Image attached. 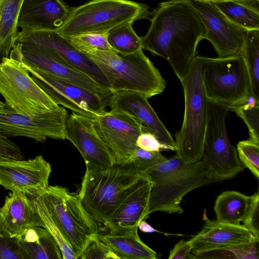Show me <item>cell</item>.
Masks as SVG:
<instances>
[{"instance_id": "cell-1", "label": "cell", "mask_w": 259, "mask_h": 259, "mask_svg": "<svg viewBox=\"0 0 259 259\" xmlns=\"http://www.w3.org/2000/svg\"><path fill=\"white\" fill-rule=\"evenodd\" d=\"M151 15L142 48L166 60L181 82L204 39V25L189 0L161 2Z\"/></svg>"}, {"instance_id": "cell-2", "label": "cell", "mask_w": 259, "mask_h": 259, "mask_svg": "<svg viewBox=\"0 0 259 259\" xmlns=\"http://www.w3.org/2000/svg\"><path fill=\"white\" fill-rule=\"evenodd\" d=\"M148 178L128 164H115L105 170L86 168L78 195L83 207L100 228Z\"/></svg>"}, {"instance_id": "cell-3", "label": "cell", "mask_w": 259, "mask_h": 259, "mask_svg": "<svg viewBox=\"0 0 259 259\" xmlns=\"http://www.w3.org/2000/svg\"><path fill=\"white\" fill-rule=\"evenodd\" d=\"M146 174L153 183L148 215L155 211L183 212L182 198L189 192L216 182L210 179L201 160L187 163L176 154L148 170Z\"/></svg>"}, {"instance_id": "cell-4", "label": "cell", "mask_w": 259, "mask_h": 259, "mask_svg": "<svg viewBox=\"0 0 259 259\" xmlns=\"http://www.w3.org/2000/svg\"><path fill=\"white\" fill-rule=\"evenodd\" d=\"M85 55L104 74L112 94L133 91L149 99L162 93L166 87L165 79L142 49L126 55L97 50Z\"/></svg>"}, {"instance_id": "cell-5", "label": "cell", "mask_w": 259, "mask_h": 259, "mask_svg": "<svg viewBox=\"0 0 259 259\" xmlns=\"http://www.w3.org/2000/svg\"><path fill=\"white\" fill-rule=\"evenodd\" d=\"M203 56L196 55L181 82L185 110L182 126L175 134L176 155L187 163L200 161L207 122L208 99L203 82Z\"/></svg>"}, {"instance_id": "cell-6", "label": "cell", "mask_w": 259, "mask_h": 259, "mask_svg": "<svg viewBox=\"0 0 259 259\" xmlns=\"http://www.w3.org/2000/svg\"><path fill=\"white\" fill-rule=\"evenodd\" d=\"M148 9L146 4L128 0H91L70 10L56 31L65 37L106 34L117 25L149 19L151 13Z\"/></svg>"}, {"instance_id": "cell-7", "label": "cell", "mask_w": 259, "mask_h": 259, "mask_svg": "<svg viewBox=\"0 0 259 259\" xmlns=\"http://www.w3.org/2000/svg\"><path fill=\"white\" fill-rule=\"evenodd\" d=\"M22 60L20 45L0 62V94L17 113L35 116L58 109L57 105L33 80Z\"/></svg>"}, {"instance_id": "cell-8", "label": "cell", "mask_w": 259, "mask_h": 259, "mask_svg": "<svg viewBox=\"0 0 259 259\" xmlns=\"http://www.w3.org/2000/svg\"><path fill=\"white\" fill-rule=\"evenodd\" d=\"M42 195L50 215L77 259L90 238L99 233V226L83 207L78 194L49 186Z\"/></svg>"}, {"instance_id": "cell-9", "label": "cell", "mask_w": 259, "mask_h": 259, "mask_svg": "<svg viewBox=\"0 0 259 259\" xmlns=\"http://www.w3.org/2000/svg\"><path fill=\"white\" fill-rule=\"evenodd\" d=\"M230 109L208 99L207 122L201 161L208 177L216 182L229 180L244 169L228 137L226 118Z\"/></svg>"}, {"instance_id": "cell-10", "label": "cell", "mask_w": 259, "mask_h": 259, "mask_svg": "<svg viewBox=\"0 0 259 259\" xmlns=\"http://www.w3.org/2000/svg\"><path fill=\"white\" fill-rule=\"evenodd\" d=\"M203 82L208 100L230 109L240 105L250 92L242 54L225 58L204 57Z\"/></svg>"}, {"instance_id": "cell-11", "label": "cell", "mask_w": 259, "mask_h": 259, "mask_svg": "<svg viewBox=\"0 0 259 259\" xmlns=\"http://www.w3.org/2000/svg\"><path fill=\"white\" fill-rule=\"evenodd\" d=\"M68 111L63 107L31 116L17 113L6 104L0 107V134L24 137L44 142L47 138L64 140Z\"/></svg>"}, {"instance_id": "cell-12", "label": "cell", "mask_w": 259, "mask_h": 259, "mask_svg": "<svg viewBox=\"0 0 259 259\" xmlns=\"http://www.w3.org/2000/svg\"><path fill=\"white\" fill-rule=\"evenodd\" d=\"M25 66L33 80L57 105L91 119L106 112L107 102L100 94L26 64Z\"/></svg>"}, {"instance_id": "cell-13", "label": "cell", "mask_w": 259, "mask_h": 259, "mask_svg": "<svg viewBox=\"0 0 259 259\" xmlns=\"http://www.w3.org/2000/svg\"><path fill=\"white\" fill-rule=\"evenodd\" d=\"M189 1L205 27L204 38L212 44L218 57L242 54L248 30L231 22L212 2Z\"/></svg>"}, {"instance_id": "cell-14", "label": "cell", "mask_w": 259, "mask_h": 259, "mask_svg": "<svg viewBox=\"0 0 259 259\" xmlns=\"http://www.w3.org/2000/svg\"><path fill=\"white\" fill-rule=\"evenodd\" d=\"M22 42L37 44L50 48L67 65L94 80L107 97L112 94L108 79L98 66L57 31L21 30L18 32L15 44Z\"/></svg>"}, {"instance_id": "cell-15", "label": "cell", "mask_w": 259, "mask_h": 259, "mask_svg": "<svg viewBox=\"0 0 259 259\" xmlns=\"http://www.w3.org/2000/svg\"><path fill=\"white\" fill-rule=\"evenodd\" d=\"M94 129L111 151L116 164H125L138 148L141 126L126 114L110 111L93 119Z\"/></svg>"}, {"instance_id": "cell-16", "label": "cell", "mask_w": 259, "mask_h": 259, "mask_svg": "<svg viewBox=\"0 0 259 259\" xmlns=\"http://www.w3.org/2000/svg\"><path fill=\"white\" fill-rule=\"evenodd\" d=\"M66 139L80 152L87 169L105 170L116 164L111 151L96 132L93 119L72 112L67 119Z\"/></svg>"}, {"instance_id": "cell-17", "label": "cell", "mask_w": 259, "mask_h": 259, "mask_svg": "<svg viewBox=\"0 0 259 259\" xmlns=\"http://www.w3.org/2000/svg\"><path fill=\"white\" fill-rule=\"evenodd\" d=\"M51 164L42 155L27 160L0 161V185L28 195H42L48 189Z\"/></svg>"}, {"instance_id": "cell-18", "label": "cell", "mask_w": 259, "mask_h": 259, "mask_svg": "<svg viewBox=\"0 0 259 259\" xmlns=\"http://www.w3.org/2000/svg\"><path fill=\"white\" fill-rule=\"evenodd\" d=\"M107 102L111 111L127 114L141 126L142 132L153 134L168 150L176 151L171 134L144 95L133 91H121L112 94Z\"/></svg>"}, {"instance_id": "cell-19", "label": "cell", "mask_w": 259, "mask_h": 259, "mask_svg": "<svg viewBox=\"0 0 259 259\" xmlns=\"http://www.w3.org/2000/svg\"><path fill=\"white\" fill-rule=\"evenodd\" d=\"M18 44L20 45L22 60L26 65L65 79L105 98L107 97L104 91L94 80L67 65L50 48L31 42Z\"/></svg>"}, {"instance_id": "cell-20", "label": "cell", "mask_w": 259, "mask_h": 259, "mask_svg": "<svg viewBox=\"0 0 259 259\" xmlns=\"http://www.w3.org/2000/svg\"><path fill=\"white\" fill-rule=\"evenodd\" d=\"M202 229L190 240L191 253L259 242L244 225H233L208 219L203 215Z\"/></svg>"}, {"instance_id": "cell-21", "label": "cell", "mask_w": 259, "mask_h": 259, "mask_svg": "<svg viewBox=\"0 0 259 259\" xmlns=\"http://www.w3.org/2000/svg\"><path fill=\"white\" fill-rule=\"evenodd\" d=\"M69 11L62 0H23L17 26L21 30L56 31Z\"/></svg>"}, {"instance_id": "cell-22", "label": "cell", "mask_w": 259, "mask_h": 259, "mask_svg": "<svg viewBox=\"0 0 259 259\" xmlns=\"http://www.w3.org/2000/svg\"><path fill=\"white\" fill-rule=\"evenodd\" d=\"M36 226L45 228L44 222L28 195L13 192L0 208V229L10 237L20 235Z\"/></svg>"}, {"instance_id": "cell-23", "label": "cell", "mask_w": 259, "mask_h": 259, "mask_svg": "<svg viewBox=\"0 0 259 259\" xmlns=\"http://www.w3.org/2000/svg\"><path fill=\"white\" fill-rule=\"evenodd\" d=\"M153 183L149 178L121 203L105 227L109 230L123 227H138L147 218L150 192Z\"/></svg>"}, {"instance_id": "cell-24", "label": "cell", "mask_w": 259, "mask_h": 259, "mask_svg": "<svg viewBox=\"0 0 259 259\" xmlns=\"http://www.w3.org/2000/svg\"><path fill=\"white\" fill-rule=\"evenodd\" d=\"M119 259H155V251L140 238L138 227L118 228L109 230L107 234H98Z\"/></svg>"}, {"instance_id": "cell-25", "label": "cell", "mask_w": 259, "mask_h": 259, "mask_svg": "<svg viewBox=\"0 0 259 259\" xmlns=\"http://www.w3.org/2000/svg\"><path fill=\"white\" fill-rule=\"evenodd\" d=\"M259 203V195L247 196L235 191H227L217 198L214 210L217 220L225 224L240 225L248 221L255 206Z\"/></svg>"}, {"instance_id": "cell-26", "label": "cell", "mask_w": 259, "mask_h": 259, "mask_svg": "<svg viewBox=\"0 0 259 259\" xmlns=\"http://www.w3.org/2000/svg\"><path fill=\"white\" fill-rule=\"evenodd\" d=\"M23 259H62L56 240L46 228H30L17 236Z\"/></svg>"}, {"instance_id": "cell-27", "label": "cell", "mask_w": 259, "mask_h": 259, "mask_svg": "<svg viewBox=\"0 0 259 259\" xmlns=\"http://www.w3.org/2000/svg\"><path fill=\"white\" fill-rule=\"evenodd\" d=\"M23 0H0V55L7 57L19 31L18 17Z\"/></svg>"}, {"instance_id": "cell-28", "label": "cell", "mask_w": 259, "mask_h": 259, "mask_svg": "<svg viewBox=\"0 0 259 259\" xmlns=\"http://www.w3.org/2000/svg\"><path fill=\"white\" fill-rule=\"evenodd\" d=\"M225 17L237 26L247 30H259V12L244 6L235 0L211 2Z\"/></svg>"}, {"instance_id": "cell-29", "label": "cell", "mask_w": 259, "mask_h": 259, "mask_svg": "<svg viewBox=\"0 0 259 259\" xmlns=\"http://www.w3.org/2000/svg\"><path fill=\"white\" fill-rule=\"evenodd\" d=\"M132 24L127 23L117 25L106 34L109 45L120 54H128L142 49L141 37L135 32Z\"/></svg>"}, {"instance_id": "cell-30", "label": "cell", "mask_w": 259, "mask_h": 259, "mask_svg": "<svg viewBox=\"0 0 259 259\" xmlns=\"http://www.w3.org/2000/svg\"><path fill=\"white\" fill-rule=\"evenodd\" d=\"M242 55L248 73L250 92L259 101V30H248Z\"/></svg>"}, {"instance_id": "cell-31", "label": "cell", "mask_w": 259, "mask_h": 259, "mask_svg": "<svg viewBox=\"0 0 259 259\" xmlns=\"http://www.w3.org/2000/svg\"><path fill=\"white\" fill-rule=\"evenodd\" d=\"M258 242L191 253L189 258L258 259Z\"/></svg>"}, {"instance_id": "cell-32", "label": "cell", "mask_w": 259, "mask_h": 259, "mask_svg": "<svg viewBox=\"0 0 259 259\" xmlns=\"http://www.w3.org/2000/svg\"><path fill=\"white\" fill-rule=\"evenodd\" d=\"M28 196L32 200L36 211L41 218L45 224V228L47 229L52 235L58 244L63 258L76 259L74 251L50 215L45 205L42 195H28Z\"/></svg>"}, {"instance_id": "cell-33", "label": "cell", "mask_w": 259, "mask_h": 259, "mask_svg": "<svg viewBox=\"0 0 259 259\" xmlns=\"http://www.w3.org/2000/svg\"><path fill=\"white\" fill-rule=\"evenodd\" d=\"M65 38L75 49L84 55L97 50H114L108 42L106 34L88 33Z\"/></svg>"}, {"instance_id": "cell-34", "label": "cell", "mask_w": 259, "mask_h": 259, "mask_svg": "<svg viewBox=\"0 0 259 259\" xmlns=\"http://www.w3.org/2000/svg\"><path fill=\"white\" fill-rule=\"evenodd\" d=\"M238 157L244 166L257 178H259V143L250 139L241 141L237 145Z\"/></svg>"}, {"instance_id": "cell-35", "label": "cell", "mask_w": 259, "mask_h": 259, "mask_svg": "<svg viewBox=\"0 0 259 259\" xmlns=\"http://www.w3.org/2000/svg\"><path fill=\"white\" fill-rule=\"evenodd\" d=\"M231 110L245 123L248 129L249 139L259 143V105L242 104L232 108Z\"/></svg>"}, {"instance_id": "cell-36", "label": "cell", "mask_w": 259, "mask_h": 259, "mask_svg": "<svg viewBox=\"0 0 259 259\" xmlns=\"http://www.w3.org/2000/svg\"><path fill=\"white\" fill-rule=\"evenodd\" d=\"M167 159L160 151H149L138 147L126 164L146 173L149 169Z\"/></svg>"}, {"instance_id": "cell-37", "label": "cell", "mask_w": 259, "mask_h": 259, "mask_svg": "<svg viewBox=\"0 0 259 259\" xmlns=\"http://www.w3.org/2000/svg\"><path fill=\"white\" fill-rule=\"evenodd\" d=\"M98 234L90 238L77 259H119L108 245L99 238Z\"/></svg>"}, {"instance_id": "cell-38", "label": "cell", "mask_w": 259, "mask_h": 259, "mask_svg": "<svg viewBox=\"0 0 259 259\" xmlns=\"http://www.w3.org/2000/svg\"><path fill=\"white\" fill-rule=\"evenodd\" d=\"M0 259H23L17 236H9L1 229Z\"/></svg>"}, {"instance_id": "cell-39", "label": "cell", "mask_w": 259, "mask_h": 259, "mask_svg": "<svg viewBox=\"0 0 259 259\" xmlns=\"http://www.w3.org/2000/svg\"><path fill=\"white\" fill-rule=\"evenodd\" d=\"M24 159L20 149L9 138L0 134V161Z\"/></svg>"}, {"instance_id": "cell-40", "label": "cell", "mask_w": 259, "mask_h": 259, "mask_svg": "<svg viewBox=\"0 0 259 259\" xmlns=\"http://www.w3.org/2000/svg\"><path fill=\"white\" fill-rule=\"evenodd\" d=\"M136 145L138 147L149 151L168 150L153 134L148 132H142L140 134L137 140Z\"/></svg>"}, {"instance_id": "cell-41", "label": "cell", "mask_w": 259, "mask_h": 259, "mask_svg": "<svg viewBox=\"0 0 259 259\" xmlns=\"http://www.w3.org/2000/svg\"><path fill=\"white\" fill-rule=\"evenodd\" d=\"M192 250L190 240L182 239L175 244L169 252V259H185L189 258Z\"/></svg>"}, {"instance_id": "cell-42", "label": "cell", "mask_w": 259, "mask_h": 259, "mask_svg": "<svg viewBox=\"0 0 259 259\" xmlns=\"http://www.w3.org/2000/svg\"><path fill=\"white\" fill-rule=\"evenodd\" d=\"M258 207L259 203L254 207L247 222L245 224L243 225H244L256 237L259 238Z\"/></svg>"}, {"instance_id": "cell-43", "label": "cell", "mask_w": 259, "mask_h": 259, "mask_svg": "<svg viewBox=\"0 0 259 259\" xmlns=\"http://www.w3.org/2000/svg\"><path fill=\"white\" fill-rule=\"evenodd\" d=\"M239 4L259 12V0H235Z\"/></svg>"}, {"instance_id": "cell-44", "label": "cell", "mask_w": 259, "mask_h": 259, "mask_svg": "<svg viewBox=\"0 0 259 259\" xmlns=\"http://www.w3.org/2000/svg\"><path fill=\"white\" fill-rule=\"evenodd\" d=\"M138 228L145 233H152L157 231L144 220H141L138 225Z\"/></svg>"}, {"instance_id": "cell-45", "label": "cell", "mask_w": 259, "mask_h": 259, "mask_svg": "<svg viewBox=\"0 0 259 259\" xmlns=\"http://www.w3.org/2000/svg\"><path fill=\"white\" fill-rule=\"evenodd\" d=\"M194 1H199V2H213V1H218V0H194Z\"/></svg>"}, {"instance_id": "cell-46", "label": "cell", "mask_w": 259, "mask_h": 259, "mask_svg": "<svg viewBox=\"0 0 259 259\" xmlns=\"http://www.w3.org/2000/svg\"><path fill=\"white\" fill-rule=\"evenodd\" d=\"M5 105V103L3 102L0 100V107H3Z\"/></svg>"}]
</instances>
